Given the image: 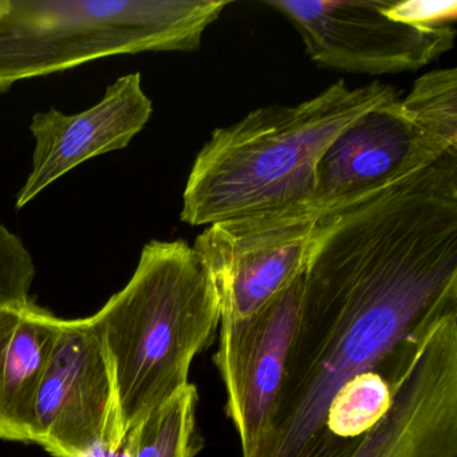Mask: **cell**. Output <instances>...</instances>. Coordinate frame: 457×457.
<instances>
[{
	"instance_id": "obj_1",
	"label": "cell",
	"mask_w": 457,
	"mask_h": 457,
	"mask_svg": "<svg viewBox=\"0 0 457 457\" xmlns=\"http://www.w3.org/2000/svg\"><path fill=\"white\" fill-rule=\"evenodd\" d=\"M457 312V191L430 172L320 213L269 428L250 457H341L326 428L345 385L386 369Z\"/></svg>"
},
{
	"instance_id": "obj_2",
	"label": "cell",
	"mask_w": 457,
	"mask_h": 457,
	"mask_svg": "<svg viewBox=\"0 0 457 457\" xmlns=\"http://www.w3.org/2000/svg\"><path fill=\"white\" fill-rule=\"evenodd\" d=\"M398 100L392 85L337 81L299 105H271L213 130L192 165L181 220L211 226L261 213L312 210L315 170L337 136L363 113Z\"/></svg>"
},
{
	"instance_id": "obj_3",
	"label": "cell",
	"mask_w": 457,
	"mask_h": 457,
	"mask_svg": "<svg viewBox=\"0 0 457 457\" xmlns=\"http://www.w3.org/2000/svg\"><path fill=\"white\" fill-rule=\"evenodd\" d=\"M113 369L117 449L149 411L189 384L220 326L218 290L194 247L152 240L128 285L90 317Z\"/></svg>"
},
{
	"instance_id": "obj_4",
	"label": "cell",
	"mask_w": 457,
	"mask_h": 457,
	"mask_svg": "<svg viewBox=\"0 0 457 457\" xmlns=\"http://www.w3.org/2000/svg\"><path fill=\"white\" fill-rule=\"evenodd\" d=\"M228 0H0V93L90 61L194 52Z\"/></svg>"
},
{
	"instance_id": "obj_5",
	"label": "cell",
	"mask_w": 457,
	"mask_h": 457,
	"mask_svg": "<svg viewBox=\"0 0 457 457\" xmlns=\"http://www.w3.org/2000/svg\"><path fill=\"white\" fill-rule=\"evenodd\" d=\"M390 385L386 413L352 457H457V312L408 342Z\"/></svg>"
},
{
	"instance_id": "obj_6",
	"label": "cell",
	"mask_w": 457,
	"mask_h": 457,
	"mask_svg": "<svg viewBox=\"0 0 457 457\" xmlns=\"http://www.w3.org/2000/svg\"><path fill=\"white\" fill-rule=\"evenodd\" d=\"M390 0H267L295 28L312 62L385 76L425 68L453 47L456 29L424 30L392 20Z\"/></svg>"
},
{
	"instance_id": "obj_7",
	"label": "cell",
	"mask_w": 457,
	"mask_h": 457,
	"mask_svg": "<svg viewBox=\"0 0 457 457\" xmlns=\"http://www.w3.org/2000/svg\"><path fill=\"white\" fill-rule=\"evenodd\" d=\"M113 369L89 318L61 322L37 393L31 443L55 457L117 452Z\"/></svg>"
},
{
	"instance_id": "obj_8",
	"label": "cell",
	"mask_w": 457,
	"mask_h": 457,
	"mask_svg": "<svg viewBox=\"0 0 457 457\" xmlns=\"http://www.w3.org/2000/svg\"><path fill=\"white\" fill-rule=\"evenodd\" d=\"M320 213H261L208 226L192 245L212 277L221 320H243L303 277Z\"/></svg>"
},
{
	"instance_id": "obj_9",
	"label": "cell",
	"mask_w": 457,
	"mask_h": 457,
	"mask_svg": "<svg viewBox=\"0 0 457 457\" xmlns=\"http://www.w3.org/2000/svg\"><path fill=\"white\" fill-rule=\"evenodd\" d=\"M449 151L400 98L381 104L342 130L320 157L312 210L320 215L342 207L429 167Z\"/></svg>"
},
{
	"instance_id": "obj_10",
	"label": "cell",
	"mask_w": 457,
	"mask_h": 457,
	"mask_svg": "<svg viewBox=\"0 0 457 457\" xmlns=\"http://www.w3.org/2000/svg\"><path fill=\"white\" fill-rule=\"evenodd\" d=\"M303 277L243 320H220L213 362L227 393L226 411L242 457L255 452L269 428L286 357L301 310Z\"/></svg>"
},
{
	"instance_id": "obj_11",
	"label": "cell",
	"mask_w": 457,
	"mask_h": 457,
	"mask_svg": "<svg viewBox=\"0 0 457 457\" xmlns=\"http://www.w3.org/2000/svg\"><path fill=\"white\" fill-rule=\"evenodd\" d=\"M152 112L141 74L132 73L108 87L103 100L82 113L68 116L57 109L37 113L30 125L36 140L33 167L18 194L17 210L82 162L127 148Z\"/></svg>"
},
{
	"instance_id": "obj_12",
	"label": "cell",
	"mask_w": 457,
	"mask_h": 457,
	"mask_svg": "<svg viewBox=\"0 0 457 457\" xmlns=\"http://www.w3.org/2000/svg\"><path fill=\"white\" fill-rule=\"evenodd\" d=\"M62 320L33 301L0 307V438L31 443L37 393Z\"/></svg>"
},
{
	"instance_id": "obj_13",
	"label": "cell",
	"mask_w": 457,
	"mask_h": 457,
	"mask_svg": "<svg viewBox=\"0 0 457 457\" xmlns=\"http://www.w3.org/2000/svg\"><path fill=\"white\" fill-rule=\"evenodd\" d=\"M199 393L188 384L149 411L125 437V457H196L203 438L197 433Z\"/></svg>"
},
{
	"instance_id": "obj_14",
	"label": "cell",
	"mask_w": 457,
	"mask_h": 457,
	"mask_svg": "<svg viewBox=\"0 0 457 457\" xmlns=\"http://www.w3.org/2000/svg\"><path fill=\"white\" fill-rule=\"evenodd\" d=\"M395 360L386 369L355 377L334 398L326 428L341 457H352L363 436L386 413L392 400L390 370Z\"/></svg>"
},
{
	"instance_id": "obj_15",
	"label": "cell",
	"mask_w": 457,
	"mask_h": 457,
	"mask_svg": "<svg viewBox=\"0 0 457 457\" xmlns=\"http://www.w3.org/2000/svg\"><path fill=\"white\" fill-rule=\"evenodd\" d=\"M403 101L406 111L445 148H457V71H429Z\"/></svg>"
},
{
	"instance_id": "obj_16",
	"label": "cell",
	"mask_w": 457,
	"mask_h": 457,
	"mask_svg": "<svg viewBox=\"0 0 457 457\" xmlns=\"http://www.w3.org/2000/svg\"><path fill=\"white\" fill-rule=\"evenodd\" d=\"M34 278L33 256L20 237L0 224V307L28 301Z\"/></svg>"
},
{
	"instance_id": "obj_17",
	"label": "cell",
	"mask_w": 457,
	"mask_h": 457,
	"mask_svg": "<svg viewBox=\"0 0 457 457\" xmlns=\"http://www.w3.org/2000/svg\"><path fill=\"white\" fill-rule=\"evenodd\" d=\"M386 14L398 22L424 30H451L456 29L457 2L390 0Z\"/></svg>"
}]
</instances>
